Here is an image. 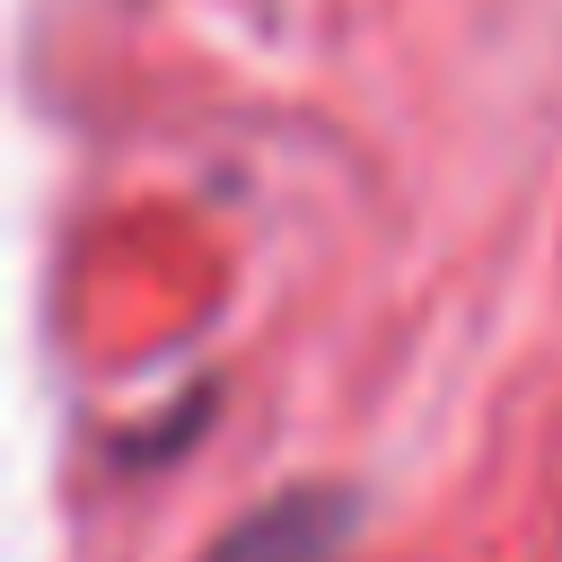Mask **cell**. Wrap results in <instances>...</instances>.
<instances>
[{
    "label": "cell",
    "mask_w": 562,
    "mask_h": 562,
    "mask_svg": "<svg viewBox=\"0 0 562 562\" xmlns=\"http://www.w3.org/2000/svg\"><path fill=\"white\" fill-rule=\"evenodd\" d=\"M360 527V501L342 483H290L272 501H255L237 527H220L202 544V562H342Z\"/></svg>",
    "instance_id": "obj_1"
}]
</instances>
